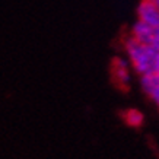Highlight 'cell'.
I'll return each instance as SVG.
<instances>
[{
  "instance_id": "1",
  "label": "cell",
  "mask_w": 159,
  "mask_h": 159,
  "mask_svg": "<svg viewBox=\"0 0 159 159\" xmlns=\"http://www.w3.org/2000/svg\"><path fill=\"white\" fill-rule=\"evenodd\" d=\"M125 50L134 70L139 75L156 73L159 70V51L149 44H142L133 37L125 39Z\"/></svg>"
},
{
  "instance_id": "2",
  "label": "cell",
  "mask_w": 159,
  "mask_h": 159,
  "mask_svg": "<svg viewBox=\"0 0 159 159\" xmlns=\"http://www.w3.org/2000/svg\"><path fill=\"white\" fill-rule=\"evenodd\" d=\"M137 15H139V20L150 25L152 28L159 26V9L152 2L142 0V3L137 7Z\"/></svg>"
},
{
  "instance_id": "3",
  "label": "cell",
  "mask_w": 159,
  "mask_h": 159,
  "mask_svg": "<svg viewBox=\"0 0 159 159\" xmlns=\"http://www.w3.org/2000/svg\"><path fill=\"white\" fill-rule=\"evenodd\" d=\"M112 76L118 85L125 86L129 80H130V75H129V67H127V61L123 58L117 57L112 60Z\"/></svg>"
},
{
  "instance_id": "4",
  "label": "cell",
  "mask_w": 159,
  "mask_h": 159,
  "mask_svg": "<svg viewBox=\"0 0 159 159\" xmlns=\"http://www.w3.org/2000/svg\"><path fill=\"white\" fill-rule=\"evenodd\" d=\"M152 34H153V28L142 20H137L131 28V37L142 44H150Z\"/></svg>"
},
{
  "instance_id": "5",
  "label": "cell",
  "mask_w": 159,
  "mask_h": 159,
  "mask_svg": "<svg viewBox=\"0 0 159 159\" xmlns=\"http://www.w3.org/2000/svg\"><path fill=\"white\" fill-rule=\"evenodd\" d=\"M123 118H124L125 124H129L130 127H140V125L143 124V120H145V118H143V114H142L139 110H134V108L124 111Z\"/></svg>"
},
{
  "instance_id": "6",
  "label": "cell",
  "mask_w": 159,
  "mask_h": 159,
  "mask_svg": "<svg viewBox=\"0 0 159 159\" xmlns=\"http://www.w3.org/2000/svg\"><path fill=\"white\" fill-rule=\"evenodd\" d=\"M149 45H152L153 48H156L159 51V26L158 28H153V34H152Z\"/></svg>"
},
{
  "instance_id": "7",
  "label": "cell",
  "mask_w": 159,
  "mask_h": 159,
  "mask_svg": "<svg viewBox=\"0 0 159 159\" xmlns=\"http://www.w3.org/2000/svg\"><path fill=\"white\" fill-rule=\"evenodd\" d=\"M155 5L158 6V9H159V0H155Z\"/></svg>"
},
{
  "instance_id": "8",
  "label": "cell",
  "mask_w": 159,
  "mask_h": 159,
  "mask_svg": "<svg viewBox=\"0 0 159 159\" xmlns=\"http://www.w3.org/2000/svg\"><path fill=\"white\" fill-rule=\"evenodd\" d=\"M156 73H158V75H159V70H158V72H156Z\"/></svg>"
}]
</instances>
